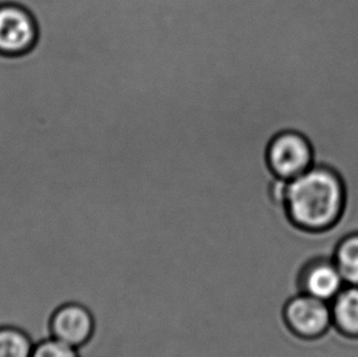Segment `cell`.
<instances>
[{
	"label": "cell",
	"instance_id": "52a82bcc",
	"mask_svg": "<svg viewBox=\"0 0 358 357\" xmlns=\"http://www.w3.org/2000/svg\"><path fill=\"white\" fill-rule=\"evenodd\" d=\"M333 324L339 332L358 338V286L346 285L330 302Z\"/></svg>",
	"mask_w": 358,
	"mask_h": 357
},
{
	"label": "cell",
	"instance_id": "277c9868",
	"mask_svg": "<svg viewBox=\"0 0 358 357\" xmlns=\"http://www.w3.org/2000/svg\"><path fill=\"white\" fill-rule=\"evenodd\" d=\"M96 319L87 304L68 301L54 311L50 318V335L73 348L87 344L94 333Z\"/></svg>",
	"mask_w": 358,
	"mask_h": 357
},
{
	"label": "cell",
	"instance_id": "30bf717a",
	"mask_svg": "<svg viewBox=\"0 0 358 357\" xmlns=\"http://www.w3.org/2000/svg\"><path fill=\"white\" fill-rule=\"evenodd\" d=\"M31 357H81L78 348H73L69 344L63 343L58 339H43L34 344V351Z\"/></svg>",
	"mask_w": 358,
	"mask_h": 357
},
{
	"label": "cell",
	"instance_id": "6da1fadb",
	"mask_svg": "<svg viewBox=\"0 0 358 357\" xmlns=\"http://www.w3.org/2000/svg\"><path fill=\"white\" fill-rule=\"evenodd\" d=\"M344 206V183L330 168L313 165L287 183L286 212L301 229L323 232L334 227Z\"/></svg>",
	"mask_w": 358,
	"mask_h": 357
},
{
	"label": "cell",
	"instance_id": "7a4b0ae2",
	"mask_svg": "<svg viewBox=\"0 0 358 357\" xmlns=\"http://www.w3.org/2000/svg\"><path fill=\"white\" fill-rule=\"evenodd\" d=\"M284 318L291 332L301 338H320L333 327L330 302L305 293L286 302Z\"/></svg>",
	"mask_w": 358,
	"mask_h": 357
},
{
	"label": "cell",
	"instance_id": "9c48e42d",
	"mask_svg": "<svg viewBox=\"0 0 358 357\" xmlns=\"http://www.w3.org/2000/svg\"><path fill=\"white\" fill-rule=\"evenodd\" d=\"M34 343L22 329L0 327V357H31Z\"/></svg>",
	"mask_w": 358,
	"mask_h": 357
},
{
	"label": "cell",
	"instance_id": "ba28073f",
	"mask_svg": "<svg viewBox=\"0 0 358 357\" xmlns=\"http://www.w3.org/2000/svg\"><path fill=\"white\" fill-rule=\"evenodd\" d=\"M333 260L346 285L358 286V232L350 234L339 242Z\"/></svg>",
	"mask_w": 358,
	"mask_h": 357
},
{
	"label": "cell",
	"instance_id": "8992f818",
	"mask_svg": "<svg viewBox=\"0 0 358 357\" xmlns=\"http://www.w3.org/2000/svg\"><path fill=\"white\" fill-rule=\"evenodd\" d=\"M346 286L344 276L333 258H315L301 272V293L331 302Z\"/></svg>",
	"mask_w": 358,
	"mask_h": 357
},
{
	"label": "cell",
	"instance_id": "5b68a950",
	"mask_svg": "<svg viewBox=\"0 0 358 357\" xmlns=\"http://www.w3.org/2000/svg\"><path fill=\"white\" fill-rule=\"evenodd\" d=\"M37 38V26L27 10L16 5L0 6V52L24 53Z\"/></svg>",
	"mask_w": 358,
	"mask_h": 357
},
{
	"label": "cell",
	"instance_id": "3957f363",
	"mask_svg": "<svg viewBox=\"0 0 358 357\" xmlns=\"http://www.w3.org/2000/svg\"><path fill=\"white\" fill-rule=\"evenodd\" d=\"M268 162L275 175L289 181L313 167V150L305 136L286 131L271 141Z\"/></svg>",
	"mask_w": 358,
	"mask_h": 357
}]
</instances>
